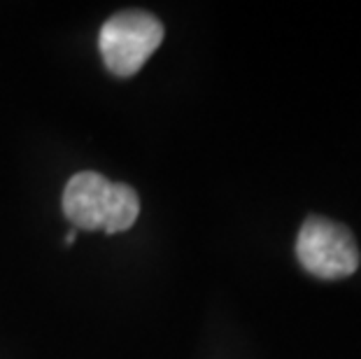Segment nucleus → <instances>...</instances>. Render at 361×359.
Instances as JSON below:
<instances>
[{
	"label": "nucleus",
	"mask_w": 361,
	"mask_h": 359,
	"mask_svg": "<svg viewBox=\"0 0 361 359\" xmlns=\"http://www.w3.org/2000/svg\"><path fill=\"white\" fill-rule=\"evenodd\" d=\"M164 24L149 12L126 10L114 14L103 24L98 37L105 68L119 78L135 75L164 42Z\"/></svg>",
	"instance_id": "nucleus-2"
},
{
	"label": "nucleus",
	"mask_w": 361,
	"mask_h": 359,
	"mask_svg": "<svg viewBox=\"0 0 361 359\" xmlns=\"http://www.w3.org/2000/svg\"><path fill=\"white\" fill-rule=\"evenodd\" d=\"M75 241H78V233H75V231H71L66 236V245H71V243H75Z\"/></svg>",
	"instance_id": "nucleus-4"
},
{
	"label": "nucleus",
	"mask_w": 361,
	"mask_h": 359,
	"mask_svg": "<svg viewBox=\"0 0 361 359\" xmlns=\"http://www.w3.org/2000/svg\"><path fill=\"white\" fill-rule=\"evenodd\" d=\"M63 212L78 229L121 233L135 224L140 215V198L133 187L87 171L68 180Z\"/></svg>",
	"instance_id": "nucleus-1"
},
{
	"label": "nucleus",
	"mask_w": 361,
	"mask_h": 359,
	"mask_svg": "<svg viewBox=\"0 0 361 359\" xmlns=\"http://www.w3.org/2000/svg\"><path fill=\"white\" fill-rule=\"evenodd\" d=\"M296 257L308 273L324 280L348 278L359 266V248L348 226L312 215L298 231Z\"/></svg>",
	"instance_id": "nucleus-3"
}]
</instances>
